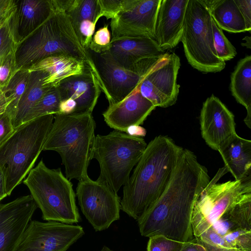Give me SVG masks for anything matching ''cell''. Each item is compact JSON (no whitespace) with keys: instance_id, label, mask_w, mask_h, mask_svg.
Masks as SVG:
<instances>
[{"instance_id":"cell-1","label":"cell","mask_w":251,"mask_h":251,"mask_svg":"<svg viewBox=\"0 0 251 251\" xmlns=\"http://www.w3.org/2000/svg\"><path fill=\"white\" fill-rule=\"evenodd\" d=\"M210 180L206 168L192 151L183 149L165 191L137 220L141 235L192 241L195 238L191 223L194 206Z\"/></svg>"},{"instance_id":"cell-2","label":"cell","mask_w":251,"mask_h":251,"mask_svg":"<svg viewBox=\"0 0 251 251\" xmlns=\"http://www.w3.org/2000/svg\"><path fill=\"white\" fill-rule=\"evenodd\" d=\"M183 148L167 136L153 139L123 186L121 210L136 221L160 197Z\"/></svg>"},{"instance_id":"cell-3","label":"cell","mask_w":251,"mask_h":251,"mask_svg":"<svg viewBox=\"0 0 251 251\" xmlns=\"http://www.w3.org/2000/svg\"><path fill=\"white\" fill-rule=\"evenodd\" d=\"M96 123L92 113L56 114L43 151H53L60 155L66 177L78 181L88 176L93 159Z\"/></svg>"},{"instance_id":"cell-4","label":"cell","mask_w":251,"mask_h":251,"mask_svg":"<svg viewBox=\"0 0 251 251\" xmlns=\"http://www.w3.org/2000/svg\"><path fill=\"white\" fill-rule=\"evenodd\" d=\"M56 55L73 57L92 67L88 52L81 44L68 15L52 10L41 25L17 44V69H29L41 60Z\"/></svg>"},{"instance_id":"cell-5","label":"cell","mask_w":251,"mask_h":251,"mask_svg":"<svg viewBox=\"0 0 251 251\" xmlns=\"http://www.w3.org/2000/svg\"><path fill=\"white\" fill-rule=\"evenodd\" d=\"M53 114L25 122L0 144V169L10 196L32 169L54 120Z\"/></svg>"},{"instance_id":"cell-6","label":"cell","mask_w":251,"mask_h":251,"mask_svg":"<svg viewBox=\"0 0 251 251\" xmlns=\"http://www.w3.org/2000/svg\"><path fill=\"white\" fill-rule=\"evenodd\" d=\"M23 183L41 209L44 220L68 224L81 221L73 184L60 168L50 169L41 159Z\"/></svg>"},{"instance_id":"cell-7","label":"cell","mask_w":251,"mask_h":251,"mask_svg":"<svg viewBox=\"0 0 251 251\" xmlns=\"http://www.w3.org/2000/svg\"><path fill=\"white\" fill-rule=\"evenodd\" d=\"M147 144L143 138L131 136L114 130L107 135L96 136L93 159L99 162L98 179L117 193L129 178Z\"/></svg>"},{"instance_id":"cell-8","label":"cell","mask_w":251,"mask_h":251,"mask_svg":"<svg viewBox=\"0 0 251 251\" xmlns=\"http://www.w3.org/2000/svg\"><path fill=\"white\" fill-rule=\"evenodd\" d=\"M212 19L202 0H188L181 42L189 64L205 73L219 72L226 66L214 48Z\"/></svg>"},{"instance_id":"cell-9","label":"cell","mask_w":251,"mask_h":251,"mask_svg":"<svg viewBox=\"0 0 251 251\" xmlns=\"http://www.w3.org/2000/svg\"><path fill=\"white\" fill-rule=\"evenodd\" d=\"M227 172L225 167L219 169L195 203L191 223L195 238L211 227L241 195L251 191V176L240 180L217 183Z\"/></svg>"},{"instance_id":"cell-10","label":"cell","mask_w":251,"mask_h":251,"mask_svg":"<svg viewBox=\"0 0 251 251\" xmlns=\"http://www.w3.org/2000/svg\"><path fill=\"white\" fill-rule=\"evenodd\" d=\"M76 195L82 213L96 231L107 229L119 219L121 198L105 182L89 176L81 179Z\"/></svg>"},{"instance_id":"cell-11","label":"cell","mask_w":251,"mask_h":251,"mask_svg":"<svg viewBox=\"0 0 251 251\" xmlns=\"http://www.w3.org/2000/svg\"><path fill=\"white\" fill-rule=\"evenodd\" d=\"M92 63V70L109 105L119 102L138 88L146 74L125 69L112 58L108 50L97 53L87 49Z\"/></svg>"},{"instance_id":"cell-12","label":"cell","mask_w":251,"mask_h":251,"mask_svg":"<svg viewBox=\"0 0 251 251\" xmlns=\"http://www.w3.org/2000/svg\"><path fill=\"white\" fill-rule=\"evenodd\" d=\"M180 67L179 57L174 52H167L143 77L138 91L155 107L174 105L179 93L177 77Z\"/></svg>"},{"instance_id":"cell-13","label":"cell","mask_w":251,"mask_h":251,"mask_svg":"<svg viewBox=\"0 0 251 251\" xmlns=\"http://www.w3.org/2000/svg\"><path fill=\"white\" fill-rule=\"evenodd\" d=\"M84 233L79 225L32 220L16 251H67Z\"/></svg>"},{"instance_id":"cell-14","label":"cell","mask_w":251,"mask_h":251,"mask_svg":"<svg viewBox=\"0 0 251 251\" xmlns=\"http://www.w3.org/2000/svg\"><path fill=\"white\" fill-rule=\"evenodd\" d=\"M161 0H129L126 7L111 20V41L137 37L155 40L157 15Z\"/></svg>"},{"instance_id":"cell-15","label":"cell","mask_w":251,"mask_h":251,"mask_svg":"<svg viewBox=\"0 0 251 251\" xmlns=\"http://www.w3.org/2000/svg\"><path fill=\"white\" fill-rule=\"evenodd\" d=\"M37 208L30 195L0 204V251H16Z\"/></svg>"},{"instance_id":"cell-16","label":"cell","mask_w":251,"mask_h":251,"mask_svg":"<svg viewBox=\"0 0 251 251\" xmlns=\"http://www.w3.org/2000/svg\"><path fill=\"white\" fill-rule=\"evenodd\" d=\"M200 122L202 138L210 148L217 151L236 133L234 115L214 95L203 103Z\"/></svg>"},{"instance_id":"cell-17","label":"cell","mask_w":251,"mask_h":251,"mask_svg":"<svg viewBox=\"0 0 251 251\" xmlns=\"http://www.w3.org/2000/svg\"><path fill=\"white\" fill-rule=\"evenodd\" d=\"M188 0H161L155 27V40L163 50L181 41Z\"/></svg>"},{"instance_id":"cell-18","label":"cell","mask_w":251,"mask_h":251,"mask_svg":"<svg viewBox=\"0 0 251 251\" xmlns=\"http://www.w3.org/2000/svg\"><path fill=\"white\" fill-rule=\"evenodd\" d=\"M56 86L61 100L71 98L75 101L74 113H92L101 91L93 71L87 64L82 74L67 77Z\"/></svg>"},{"instance_id":"cell-19","label":"cell","mask_w":251,"mask_h":251,"mask_svg":"<svg viewBox=\"0 0 251 251\" xmlns=\"http://www.w3.org/2000/svg\"><path fill=\"white\" fill-rule=\"evenodd\" d=\"M155 108L137 89L122 101L109 105L102 116L110 128L126 132L129 126L142 124Z\"/></svg>"},{"instance_id":"cell-20","label":"cell","mask_w":251,"mask_h":251,"mask_svg":"<svg viewBox=\"0 0 251 251\" xmlns=\"http://www.w3.org/2000/svg\"><path fill=\"white\" fill-rule=\"evenodd\" d=\"M108 51L113 59L121 67L142 74L137 69L140 62L146 59L160 58L167 52L159 48L155 40L146 37L111 41Z\"/></svg>"},{"instance_id":"cell-21","label":"cell","mask_w":251,"mask_h":251,"mask_svg":"<svg viewBox=\"0 0 251 251\" xmlns=\"http://www.w3.org/2000/svg\"><path fill=\"white\" fill-rule=\"evenodd\" d=\"M52 12L50 0H16L10 22L17 43L36 29Z\"/></svg>"},{"instance_id":"cell-22","label":"cell","mask_w":251,"mask_h":251,"mask_svg":"<svg viewBox=\"0 0 251 251\" xmlns=\"http://www.w3.org/2000/svg\"><path fill=\"white\" fill-rule=\"evenodd\" d=\"M218 151L224 162V167L235 180L251 176V140L236 133L222 144Z\"/></svg>"},{"instance_id":"cell-23","label":"cell","mask_w":251,"mask_h":251,"mask_svg":"<svg viewBox=\"0 0 251 251\" xmlns=\"http://www.w3.org/2000/svg\"><path fill=\"white\" fill-rule=\"evenodd\" d=\"M86 63L70 56L56 55L48 57L35 64L28 70L30 72H45L47 76L44 79L43 86H56L60 81L71 76L82 74Z\"/></svg>"},{"instance_id":"cell-24","label":"cell","mask_w":251,"mask_h":251,"mask_svg":"<svg viewBox=\"0 0 251 251\" xmlns=\"http://www.w3.org/2000/svg\"><path fill=\"white\" fill-rule=\"evenodd\" d=\"M230 89L237 102L244 106L247 116L244 120L251 128V56L247 55L237 64L231 74Z\"/></svg>"},{"instance_id":"cell-25","label":"cell","mask_w":251,"mask_h":251,"mask_svg":"<svg viewBox=\"0 0 251 251\" xmlns=\"http://www.w3.org/2000/svg\"><path fill=\"white\" fill-rule=\"evenodd\" d=\"M217 25L229 32L247 31L244 19L234 0H202Z\"/></svg>"},{"instance_id":"cell-26","label":"cell","mask_w":251,"mask_h":251,"mask_svg":"<svg viewBox=\"0 0 251 251\" xmlns=\"http://www.w3.org/2000/svg\"><path fill=\"white\" fill-rule=\"evenodd\" d=\"M47 76V73L43 71L30 72L27 87L19 101L12 119L14 129L24 123L31 108L50 88L43 85L44 80Z\"/></svg>"},{"instance_id":"cell-27","label":"cell","mask_w":251,"mask_h":251,"mask_svg":"<svg viewBox=\"0 0 251 251\" xmlns=\"http://www.w3.org/2000/svg\"><path fill=\"white\" fill-rule=\"evenodd\" d=\"M30 72L28 69L20 68L17 70L7 85L2 89L10 102L6 112L13 119L19 101L27 87Z\"/></svg>"},{"instance_id":"cell-28","label":"cell","mask_w":251,"mask_h":251,"mask_svg":"<svg viewBox=\"0 0 251 251\" xmlns=\"http://www.w3.org/2000/svg\"><path fill=\"white\" fill-rule=\"evenodd\" d=\"M222 216L237 228L251 230V191L241 195Z\"/></svg>"},{"instance_id":"cell-29","label":"cell","mask_w":251,"mask_h":251,"mask_svg":"<svg viewBox=\"0 0 251 251\" xmlns=\"http://www.w3.org/2000/svg\"><path fill=\"white\" fill-rule=\"evenodd\" d=\"M65 13L70 18L77 34L82 21L89 20L97 24L99 13L98 0H73Z\"/></svg>"},{"instance_id":"cell-30","label":"cell","mask_w":251,"mask_h":251,"mask_svg":"<svg viewBox=\"0 0 251 251\" xmlns=\"http://www.w3.org/2000/svg\"><path fill=\"white\" fill-rule=\"evenodd\" d=\"M61 101V97L56 86L50 87L31 108L24 123L44 115L59 113Z\"/></svg>"},{"instance_id":"cell-31","label":"cell","mask_w":251,"mask_h":251,"mask_svg":"<svg viewBox=\"0 0 251 251\" xmlns=\"http://www.w3.org/2000/svg\"><path fill=\"white\" fill-rule=\"evenodd\" d=\"M212 28L214 46L217 57L225 62L233 59L237 54L236 49L226 37L223 30L217 25L213 19Z\"/></svg>"},{"instance_id":"cell-32","label":"cell","mask_w":251,"mask_h":251,"mask_svg":"<svg viewBox=\"0 0 251 251\" xmlns=\"http://www.w3.org/2000/svg\"><path fill=\"white\" fill-rule=\"evenodd\" d=\"M223 237L228 251H251V230L237 228Z\"/></svg>"},{"instance_id":"cell-33","label":"cell","mask_w":251,"mask_h":251,"mask_svg":"<svg viewBox=\"0 0 251 251\" xmlns=\"http://www.w3.org/2000/svg\"><path fill=\"white\" fill-rule=\"evenodd\" d=\"M10 17L0 23V60L15 51L18 44L11 24Z\"/></svg>"},{"instance_id":"cell-34","label":"cell","mask_w":251,"mask_h":251,"mask_svg":"<svg viewBox=\"0 0 251 251\" xmlns=\"http://www.w3.org/2000/svg\"><path fill=\"white\" fill-rule=\"evenodd\" d=\"M186 243L163 235H155L149 237L147 251H180Z\"/></svg>"},{"instance_id":"cell-35","label":"cell","mask_w":251,"mask_h":251,"mask_svg":"<svg viewBox=\"0 0 251 251\" xmlns=\"http://www.w3.org/2000/svg\"><path fill=\"white\" fill-rule=\"evenodd\" d=\"M129 0H98V20L102 17L112 19L127 6Z\"/></svg>"},{"instance_id":"cell-36","label":"cell","mask_w":251,"mask_h":251,"mask_svg":"<svg viewBox=\"0 0 251 251\" xmlns=\"http://www.w3.org/2000/svg\"><path fill=\"white\" fill-rule=\"evenodd\" d=\"M15 51L0 60V88L2 89L7 85L17 70Z\"/></svg>"},{"instance_id":"cell-37","label":"cell","mask_w":251,"mask_h":251,"mask_svg":"<svg viewBox=\"0 0 251 251\" xmlns=\"http://www.w3.org/2000/svg\"><path fill=\"white\" fill-rule=\"evenodd\" d=\"M111 35L106 24L98 29L94 34L88 49L97 53H101L109 50Z\"/></svg>"},{"instance_id":"cell-38","label":"cell","mask_w":251,"mask_h":251,"mask_svg":"<svg viewBox=\"0 0 251 251\" xmlns=\"http://www.w3.org/2000/svg\"><path fill=\"white\" fill-rule=\"evenodd\" d=\"M96 25L89 20H84L80 23L77 35L81 44L86 50L89 48L92 42Z\"/></svg>"},{"instance_id":"cell-39","label":"cell","mask_w":251,"mask_h":251,"mask_svg":"<svg viewBox=\"0 0 251 251\" xmlns=\"http://www.w3.org/2000/svg\"><path fill=\"white\" fill-rule=\"evenodd\" d=\"M11 116L6 111L0 114V144L14 131Z\"/></svg>"},{"instance_id":"cell-40","label":"cell","mask_w":251,"mask_h":251,"mask_svg":"<svg viewBox=\"0 0 251 251\" xmlns=\"http://www.w3.org/2000/svg\"><path fill=\"white\" fill-rule=\"evenodd\" d=\"M241 13L246 26L247 31H251V0H234Z\"/></svg>"},{"instance_id":"cell-41","label":"cell","mask_w":251,"mask_h":251,"mask_svg":"<svg viewBox=\"0 0 251 251\" xmlns=\"http://www.w3.org/2000/svg\"><path fill=\"white\" fill-rule=\"evenodd\" d=\"M16 7V0H0V23L9 18Z\"/></svg>"},{"instance_id":"cell-42","label":"cell","mask_w":251,"mask_h":251,"mask_svg":"<svg viewBox=\"0 0 251 251\" xmlns=\"http://www.w3.org/2000/svg\"><path fill=\"white\" fill-rule=\"evenodd\" d=\"M76 103L71 98L61 100L59 105V113L62 114H71L75 112Z\"/></svg>"},{"instance_id":"cell-43","label":"cell","mask_w":251,"mask_h":251,"mask_svg":"<svg viewBox=\"0 0 251 251\" xmlns=\"http://www.w3.org/2000/svg\"><path fill=\"white\" fill-rule=\"evenodd\" d=\"M126 133L131 136L143 138L146 136L147 131L140 125H132L126 129Z\"/></svg>"},{"instance_id":"cell-44","label":"cell","mask_w":251,"mask_h":251,"mask_svg":"<svg viewBox=\"0 0 251 251\" xmlns=\"http://www.w3.org/2000/svg\"><path fill=\"white\" fill-rule=\"evenodd\" d=\"M180 251H207L195 238L192 241L187 242Z\"/></svg>"},{"instance_id":"cell-45","label":"cell","mask_w":251,"mask_h":251,"mask_svg":"<svg viewBox=\"0 0 251 251\" xmlns=\"http://www.w3.org/2000/svg\"><path fill=\"white\" fill-rule=\"evenodd\" d=\"M10 102L7 99L3 91L0 88V114L5 112Z\"/></svg>"},{"instance_id":"cell-46","label":"cell","mask_w":251,"mask_h":251,"mask_svg":"<svg viewBox=\"0 0 251 251\" xmlns=\"http://www.w3.org/2000/svg\"><path fill=\"white\" fill-rule=\"evenodd\" d=\"M6 196L7 195L6 192L5 178L0 169V199L3 200Z\"/></svg>"},{"instance_id":"cell-47","label":"cell","mask_w":251,"mask_h":251,"mask_svg":"<svg viewBox=\"0 0 251 251\" xmlns=\"http://www.w3.org/2000/svg\"><path fill=\"white\" fill-rule=\"evenodd\" d=\"M243 40L246 41V42L245 43L242 44V45L243 47H246L247 48L251 49V39L250 36H246Z\"/></svg>"},{"instance_id":"cell-48","label":"cell","mask_w":251,"mask_h":251,"mask_svg":"<svg viewBox=\"0 0 251 251\" xmlns=\"http://www.w3.org/2000/svg\"><path fill=\"white\" fill-rule=\"evenodd\" d=\"M99 251H114L106 246H104Z\"/></svg>"},{"instance_id":"cell-49","label":"cell","mask_w":251,"mask_h":251,"mask_svg":"<svg viewBox=\"0 0 251 251\" xmlns=\"http://www.w3.org/2000/svg\"><path fill=\"white\" fill-rule=\"evenodd\" d=\"M1 200H2V199H0V202L1 201Z\"/></svg>"},{"instance_id":"cell-50","label":"cell","mask_w":251,"mask_h":251,"mask_svg":"<svg viewBox=\"0 0 251 251\" xmlns=\"http://www.w3.org/2000/svg\"></svg>"}]
</instances>
